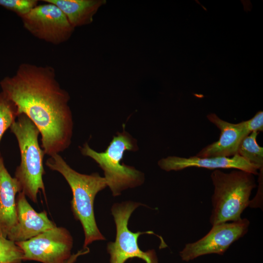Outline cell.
<instances>
[{"instance_id":"cell-1","label":"cell","mask_w":263,"mask_h":263,"mask_svg":"<svg viewBox=\"0 0 263 263\" xmlns=\"http://www.w3.org/2000/svg\"><path fill=\"white\" fill-rule=\"evenodd\" d=\"M0 86L19 114L26 115L38 129L45 154H59L69 147L73 131L70 96L60 86L53 67L21 63Z\"/></svg>"},{"instance_id":"cell-2","label":"cell","mask_w":263,"mask_h":263,"mask_svg":"<svg viewBox=\"0 0 263 263\" xmlns=\"http://www.w3.org/2000/svg\"><path fill=\"white\" fill-rule=\"evenodd\" d=\"M46 165L61 174L71 189L72 211L80 222L84 233L83 248L88 247L94 241L105 240L97 227L94 209L95 196L107 186L105 178L96 172L88 175L77 172L59 154L50 156Z\"/></svg>"},{"instance_id":"cell-3","label":"cell","mask_w":263,"mask_h":263,"mask_svg":"<svg viewBox=\"0 0 263 263\" xmlns=\"http://www.w3.org/2000/svg\"><path fill=\"white\" fill-rule=\"evenodd\" d=\"M253 174L239 169L225 172L215 169L210 177L214 187L211 197L212 225L239 221L249 207L252 190L256 184Z\"/></svg>"},{"instance_id":"cell-4","label":"cell","mask_w":263,"mask_h":263,"mask_svg":"<svg viewBox=\"0 0 263 263\" xmlns=\"http://www.w3.org/2000/svg\"><path fill=\"white\" fill-rule=\"evenodd\" d=\"M10 128L16 137L20 154V162L16 168L14 177L19 185L20 192L37 203L40 189L45 195L42 179L45 173L43 164L45 153L38 143L40 132L33 122L22 113Z\"/></svg>"},{"instance_id":"cell-5","label":"cell","mask_w":263,"mask_h":263,"mask_svg":"<svg viewBox=\"0 0 263 263\" xmlns=\"http://www.w3.org/2000/svg\"><path fill=\"white\" fill-rule=\"evenodd\" d=\"M138 146L136 140L125 131L114 136L106 150L97 152L85 143L80 148L81 153L93 159L103 170L105 179L114 196L121 194L128 188L141 185L144 175L134 167L122 163L126 151H136Z\"/></svg>"},{"instance_id":"cell-6","label":"cell","mask_w":263,"mask_h":263,"mask_svg":"<svg viewBox=\"0 0 263 263\" xmlns=\"http://www.w3.org/2000/svg\"><path fill=\"white\" fill-rule=\"evenodd\" d=\"M140 203L128 201L115 203L112 207V214L116 226V237L114 242L108 243L107 249L110 255V263H124L127 260L138 258L146 263H158L153 249L141 250L138 238L144 234H155L152 231L133 232L128 228L129 220L133 211L142 206Z\"/></svg>"},{"instance_id":"cell-7","label":"cell","mask_w":263,"mask_h":263,"mask_svg":"<svg viewBox=\"0 0 263 263\" xmlns=\"http://www.w3.org/2000/svg\"><path fill=\"white\" fill-rule=\"evenodd\" d=\"M38 5L20 17L25 29L37 38L59 45L68 41L75 28L56 5L46 2Z\"/></svg>"},{"instance_id":"cell-8","label":"cell","mask_w":263,"mask_h":263,"mask_svg":"<svg viewBox=\"0 0 263 263\" xmlns=\"http://www.w3.org/2000/svg\"><path fill=\"white\" fill-rule=\"evenodd\" d=\"M15 243L23 252V261L64 263L72 255L73 240L67 229L56 226L28 240Z\"/></svg>"},{"instance_id":"cell-9","label":"cell","mask_w":263,"mask_h":263,"mask_svg":"<svg viewBox=\"0 0 263 263\" xmlns=\"http://www.w3.org/2000/svg\"><path fill=\"white\" fill-rule=\"evenodd\" d=\"M249 225L247 218H242L235 222L212 225L205 236L195 242L186 244L180 252V256L183 261L188 262L209 254L223 255L231 244L246 234Z\"/></svg>"},{"instance_id":"cell-10","label":"cell","mask_w":263,"mask_h":263,"mask_svg":"<svg viewBox=\"0 0 263 263\" xmlns=\"http://www.w3.org/2000/svg\"><path fill=\"white\" fill-rule=\"evenodd\" d=\"M16 206L18 222L8 234V239L15 242L26 241L56 226L46 211H36L21 191L16 198Z\"/></svg>"},{"instance_id":"cell-11","label":"cell","mask_w":263,"mask_h":263,"mask_svg":"<svg viewBox=\"0 0 263 263\" xmlns=\"http://www.w3.org/2000/svg\"><path fill=\"white\" fill-rule=\"evenodd\" d=\"M159 167L167 171H178L190 167L205 168L210 169H233L258 175V168L238 154L230 157H199L193 156L181 157L169 156L160 159L158 163Z\"/></svg>"},{"instance_id":"cell-12","label":"cell","mask_w":263,"mask_h":263,"mask_svg":"<svg viewBox=\"0 0 263 263\" xmlns=\"http://www.w3.org/2000/svg\"><path fill=\"white\" fill-rule=\"evenodd\" d=\"M207 119L220 130L218 141L203 148L195 156L199 157H230L237 154L242 140L249 134L244 121L234 124L221 119L215 113L207 115Z\"/></svg>"},{"instance_id":"cell-13","label":"cell","mask_w":263,"mask_h":263,"mask_svg":"<svg viewBox=\"0 0 263 263\" xmlns=\"http://www.w3.org/2000/svg\"><path fill=\"white\" fill-rule=\"evenodd\" d=\"M19 192V185L8 172L0 153V236L5 238L17 224L16 195Z\"/></svg>"},{"instance_id":"cell-14","label":"cell","mask_w":263,"mask_h":263,"mask_svg":"<svg viewBox=\"0 0 263 263\" xmlns=\"http://www.w3.org/2000/svg\"><path fill=\"white\" fill-rule=\"evenodd\" d=\"M58 7L74 28L92 23L98 10L106 0H42Z\"/></svg>"},{"instance_id":"cell-15","label":"cell","mask_w":263,"mask_h":263,"mask_svg":"<svg viewBox=\"0 0 263 263\" xmlns=\"http://www.w3.org/2000/svg\"><path fill=\"white\" fill-rule=\"evenodd\" d=\"M258 134L259 132H253L246 136L240 143L237 154L259 170L263 168V148L257 142Z\"/></svg>"},{"instance_id":"cell-16","label":"cell","mask_w":263,"mask_h":263,"mask_svg":"<svg viewBox=\"0 0 263 263\" xmlns=\"http://www.w3.org/2000/svg\"><path fill=\"white\" fill-rule=\"evenodd\" d=\"M15 104L2 92H0V142L6 131L19 115Z\"/></svg>"},{"instance_id":"cell-17","label":"cell","mask_w":263,"mask_h":263,"mask_svg":"<svg viewBox=\"0 0 263 263\" xmlns=\"http://www.w3.org/2000/svg\"><path fill=\"white\" fill-rule=\"evenodd\" d=\"M22 261L20 248L15 242L0 236V263H21Z\"/></svg>"},{"instance_id":"cell-18","label":"cell","mask_w":263,"mask_h":263,"mask_svg":"<svg viewBox=\"0 0 263 263\" xmlns=\"http://www.w3.org/2000/svg\"><path fill=\"white\" fill-rule=\"evenodd\" d=\"M38 3V0H0V6L15 12L19 17L28 13Z\"/></svg>"},{"instance_id":"cell-19","label":"cell","mask_w":263,"mask_h":263,"mask_svg":"<svg viewBox=\"0 0 263 263\" xmlns=\"http://www.w3.org/2000/svg\"><path fill=\"white\" fill-rule=\"evenodd\" d=\"M245 129L248 134L253 132L263 131V112H257L254 116L248 120L244 121Z\"/></svg>"},{"instance_id":"cell-20","label":"cell","mask_w":263,"mask_h":263,"mask_svg":"<svg viewBox=\"0 0 263 263\" xmlns=\"http://www.w3.org/2000/svg\"><path fill=\"white\" fill-rule=\"evenodd\" d=\"M258 175V188L257 192L254 198L250 200L249 207L252 208L259 207L263 209V168L259 169Z\"/></svg>"},{"instance_id":"cell-21","label":"cell","mask_w":263,"mask_h":263,"mask_svg":"<svg viewBox=\"0 0 263 263\" xmlns=\"http://www.w3.org/2000/svg\"><path fill=\"white\" fill-rule=\"evenodd\" d=\"M89 251L90 249L88 247L83 248V249L78 250L76 253L72 254L70 258L64 263H75L79 256L87 254Z\"/></svg>"}]
</instances>
